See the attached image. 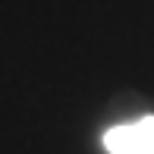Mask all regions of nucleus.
Here are the masks:
<instances>
[{"instance_id": "nucleus-1", "label": "nucleus", "mask_w": 154, "mask_h": 154, "mask_svg": "<svg viewBox=\"0 0 154 154\" xmlns=\"http://www.w3.org/2000/svg\"><path fill=\"white\" fill-rule=\"evenodd\" d=\"M104 148L110 154H154V116L123 123L104 132Z\"/></svg>"}]
</instances>
